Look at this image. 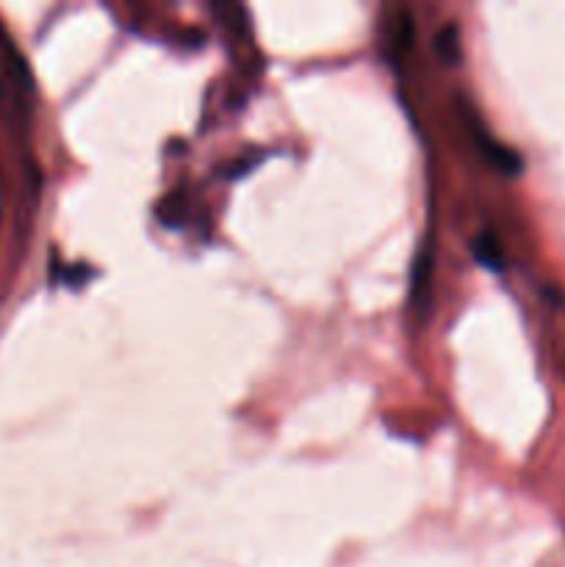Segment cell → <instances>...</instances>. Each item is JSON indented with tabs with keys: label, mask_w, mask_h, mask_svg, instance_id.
I'll return each mask as SVG.
<instances>
[{
	"label": "cell",
	"mask_w": 565,
	"mask_h": 567,
	"mask_svg": "<svg viewBox=\"0 0 565 567\" xmlns=\"http://www.w3.org/2000/svg\"><path fill=\"white\" fill-rule=\"evenodd\" d=\"M435 53L441 55L446 64H454L460 59V37H458V28L446 25L443 31H438L435 37Z\"/></svg>",
	"instance_id": "obj_1"
},
{
	"label": "cell",
	"mask_w": 565,
	"mask_h": 567,
	"mask_svg": "<svg viewBox=\"0 0 565 567\" xmlns=\"http://www.w3.org/2000/svg\"><path fill=\"white\" fill-rule=\"evenodd\" d=\"M474 249H476V258H480L487 269H502V255L496 252L491 238H480V241L474 244Z\"/></svg>",
	"instance_id": "obj_2"
}]
</instances>
